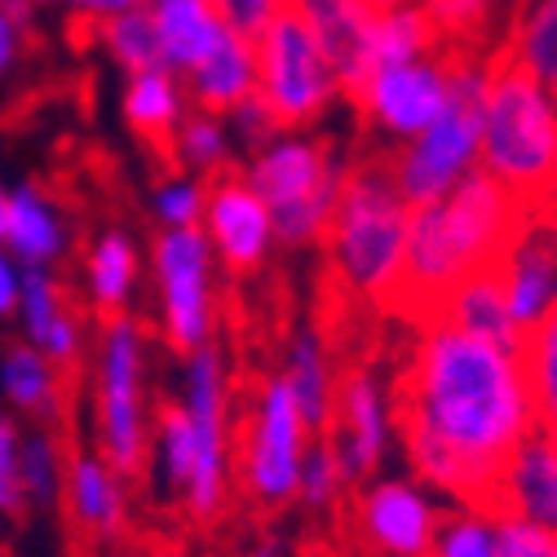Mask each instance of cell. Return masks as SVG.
<instances>
[{"mask_svg":"<svg viewBox=\"0 0 557 557\" xmlns=\"http://www.w3.org/2000/svg\"><path fill=\"white\" fill-rule=\"evenodd\" d=\"M394 425L411 473L447 505H492L509 451L535 430L513 345H492L443 319L416 323L394 381Z\"/></svg>","mask_w":557,"mask_h":557,"instance_id":"cell-1","label":"cell"},{"mask_svg":"<svg viewBox=\"0 0 557 557\" xmlns=\"http://www.w3.org/2000/svg\"><path fill=\"white\" fill-rule=\"evenodd\" d=\"M522 218H527V208L482 169L469 173L443 199L411 208L407 270H403V284H398L389 314L407 319L411 327L434 319L447 293H456L465 278L492 270L500 261Z\"/></svg>","mask_w":557,"mask_h":557,"instance_id":"cell-2","label":"cell"},{"mask_svg":"<svg viewBox=\"0 0 557 557\" xmlns=\"http://www.w3.org/2000/svg\"><path fill=\"white\" fill-rule=\"evenodd\" d=\"M407 218L411 208L389 177L385 156L345 164L341 199L323 235L327 270L350 301L394 310L407 270Z\"/></svg>","mask_w":557,"mask_h":557,"instance_id":"cell-3","label":"cell"},{"mask_svg":"<svg viewBox=\"0 0 557 557\" xmlns=\"http://www.w3.org/2000/svg\"><path fill=\"white\" fill-rule=\"evenodd\" d=\"M478 169L496 177L527 213L557 208V98L500 53L482 98Z\"/></svg>","mask_w":557,"mask_h":557,"instance_id":"cell-4","label":"cell"},{"mask_svg":"<svg viewBox=\"0 0 557 557\" xmlns=\"http://www.w3.org/2000/svg\"><path fill=\"white\" fill-rule=\"evenodd\" d=\"M496 49H451V89L438 120L416 133L411 143L394 147L389 177L407 208H421L456 190L469 173H478L482 156V98L492 81Z\"/></svg>","mask_w":557,"mask_h":557,"instance_id":"cell-5","label":"cell"},{"mask_svg":"<svg viewBox=\"0 0 557 557\" xmlns=\"http://www.w3.org/2000/svg\"><path fill=\"white\" fill-rule=\"evenodd\" d=\"M244 177L270 208L278 239L293 248L323 244L345 182V164L332 156L323 137H306V133L274 137L265 151L252 156Z\"/></svg>","mask_w":557,"mask_h":557,"instance_id":"cell-6","label":"cell"},{"mask_svg":"<svg viewBox=\"0 0 557 557\" xmlns=\"http://www.w3.org/2000/svg\"><path fill=\"white\" fill-rule=\"evenodd\" d=\"M257 98L288 133L310 128L345 94L332 58L297 10H284L257 40Z\"/></svg>","mask_w":557,"mask_h":557,"instance_id":"cell-7","label":"cell"},{"mask_svg":"<svg viewBox=\"0 0 557 557\" xmlns=\"http://www.w3.org/2000/svg\"><path fill=\"white\" fill-rule=\"evenodd\" d=\"M306 421L301 407L288 389L284 376H274L257 389L248 421L239 430V478L252 505L278 509L297 500V482H301V460H306Z\"/></svg>","mask_w":557,"mask_h":557,"instance_id":"cell-8","label":"cell"},{"mask_svg":"<svg viewBox=\"0 0 557 557\" xmlns=\"http://www.w3.org/2000/svg\"><path fill=\"white\" fill-rule=\"evenodd\" d=\"M447 89H451V49H438V53L411 58V62L372 66L345 98L359 107V115L385 143L403 147L438 120Z\"/></svg>","mask_w":557,"mask_h":557,"instance_id":"cell-9","label":"cell"},{"mask_svg":"<svg viewBox=\"0 0 557 557\" xmlns=\"http://www.w3.org/2000/svg\"><path fill=\"white\" fill-rule=\"evenodd\" d=\"M102 451L111 473H143V332L128 314H115L102 336Z\"/></svg>","mask_w":557,"mask_h":557,"instance_id":"cell-10","label":"cell"},{"mask_svg":"<svg viewBox=\"0 0 557 557\" xmlns=\"http://www.w3.org/2000/svg\"><path fill=\"white\" fill-rule=\"evenodd\" d=\"M394 438H398V425H394V381L385 385L372 368H345V372H336V403H332L327 447H332V456L341 465L345 486L372 478Z\"/></svg>","mask_w":557,"mask_h":557,"instance_id":"cell-11","label":"cell"},{"mask_svg":"<svg viewBox=\"0 0 557 557\" xmlns=\"http://www.w3.org/2000/svg\"><path fill=\"white\" fill-rule=\"evenodd\" d=\"M447 500L421 478H376L355 500V527L376 557H430Z\"/></svg>","mask_w":557,"mask_h":557,"instance_id":"cell-12","label":"cell"},{"mask_svg":"<svg viewBox=\"0 0 557 557\" xmlns=\"http://www.w3.org/2000/svg\"><path fill=\"white\" fill-rule=\"evenodd\" d=\"M186 416L195 425V478L186 486V505L195 518H218L226 500V381L222 355L213 345L190 355Z\"/></svg>","mask_w":557,"mask_h":557,"instance_id":"cell-13","label":"cell"},{"mask_svg":"<svg viewBox=\"0 0 557 557\" xmlns=\"http://www.w3.org/2000/svg\"><path fill=\"white\" fill-rule=\"evenodd\" d=\"M156 274L164 297V323L177 350L195 355L213 332V306H208V235L199 226L164 231L156 244Z\"/></svg>","mask_w":557,"mask_h":557,"instance_id":"cell-14","label":"cell"},{"mask_svg":"<svg viewBox=\"0 0 557 557\" xmlns=\"http://www.w3.org/2000/svg\"><path fill=\"white\" fill-rule=\"evenodd\" d=\"M496 278L518 332H531L557 310V208L522 218L496 261Z\"/></svg>","mask_w":557,"mask_h":557,"instance_id":"cell-15","label":"cell"},{"mask_svg":"<svg viewBox=\"0 0 557 557\" xmlns=\"http://www.w3.org/2000/svg\"><path fill=\"white\" fill-rule=\"evenodd\" d=\"M203 226L208 239L222 252V261L235 274H248L261 265L270 239H274V222L270 208L261 203V195L248 186L244 173H218L208 177V195H203Z\"/></svg>","mask_w":557,"mask_h":557,"instance_id":"cell-16","label":"cell"},{"mask_svg":"<svg viewBox=\"0 0 557 557\" xmlns=\"http://www.w3.org/2000/svg\"><path fill=\"white\" fill-rule=\"evenodd\" d=\"M492 509L544 531H557V434L531 430L496 473Z\"/></svg>","mask_w":557,"mask_h":557,"instance_id":"cell-17","label":"cell"},{"mask_svg":"<svg viewBox=\"0 0 557 557\" xmlns=\"http://www.w3.org/2000/svg\"><path fill=\"white\" fill-rule=\"evenodd\" d=\"M182 85L195 111L231 115L239 102L257 94V45L235 32H222V40L208 49V58L182 76Z\"/></svg>","mask_w":557,"mask_h":557,"instance_id":"cell-18","label":"cell"},{"mask_svg":"<svg viewBox=\"0 0 557 557\" xmlns=\"http://www.w3.org/2000/svg\"><path fill=\"white\" fill-rule=\"evenodd\" d=\"M186 111H190L186 85L169 66H151V72H137L124 81V120L160 160H173V137Z\"/></svg>","mask_w":557,"mask_h":557,"instance_id":"cell-19","label":"cell"},{"mask_svg":"<svg viewBox=\"0 0 557 557\" xmlns=\"http://www.w3.org/2000/svg\"><path fill=\"white\" fill-rule=\"evenodd\" d=\"M293 10L310 23V32L319 36L323 53L332 58L336 76L350 94L359 85V76L368 72V27H372V10L363 0H293Z\"/></svg>","mask_w":557,"mask_h":557,"instance_id":"cell-20","label":"cell"},{"mask_svg":"<svg viewBox=\"0 0 557 557\" xmlns=\"http://www.w3.org/2000/svg\"><path fill=\"white\" fill-rule=\"evenodd\" d=\"M492 49L557 98V0H513L509 23Z\"/></svg>","mask_w":557,"mask_h":557,"instance_id":"cell-21","label":"cell"},{"mask_svg":"<svg viewBox=\"0 0 557 557\" xmlns=\"http://www.w3.org/2000/svg\"><path fill=\"white\" fill-rule=\"evenodd\" d=\"M143 5L156 23L160 53H164V66L173 76H186L195 62H203L208 49H213L226 32L208 0H143Z\"/></svg>","mask_w":557,"mask_h":557,"instance_id":"cell-22","label":"cell"},{"mask_svg":"<svg viewBox=\"0 0 557 557\" xmlns=\"http://www.w3.org/2000/svg\"><path fill=\"white\" fill-rule=\"evenodd\" d=\"M18 310H23V323H27V336H32L36 350L53 368H72V359L81 350V332H76L72 310L62 306V288L53 284L45 270L27 265L23 293H18Z\"/></svg>","mask_w":557,"mask_h":557,"instance_id":"cell-23","label":"cell"},{"mask_svg":"<svg viewBox=\"0 0 557 557\" xmlns=\"http://www.w3.org/2000/svg\"><path fill=\"white\" fill-rule=\"evenodd\" d=\"M434 319H443V323H451V327H460V332H469V336L492 341V345H513V350H518V341H522V332H518L513 319H509L500 278H496V265L482 270V274H473V278H465L456 293H447L443 306L434 310Z\"/></svg>","mask_w":557,"mask_h":557,"instance_id":"cell-24","label":"cell"},{"mask_svg":"<svg viewBox=\"0 0 557 557\" xmlns=\"http://www.w3.org/2000/svg\"><path fill=\"white\" fill-rule=\"evenodd\" d=\"M284 381L301 407V421L314 434H327L332 425V403H336V372L327 363L323 350V336L319 332H297L293 336V350H288V368Z\"/></svg>","mask_w":557,"mask_h":557,"instance_id":"cell-25","label":"cell"},{"mask_svg":"<svg viewBox=\"0 0 557 557\" xmlns=\"http://www.w3.org/2000/svg\"><path fill=\"white\" fill-rule=\"evenodd\" d=\"M438 49L443 45L434 36V23L421 10V0L398 5V10H385V14H372V27H368V72H372V66H389V62L425 58V53H438Z\"/></svg>","mask_w":557,"mask_h":557,"instance_id":"cell-26","label":"cell"},{"mask_svg":"<svg viewBox=\"0 0 557 557\" xmlns=\"http://www.w3.org/2000/svg\"><path fill=\"white\" fill-rule=\"evenodd\" d=\"M5 244L14 248L18 261H27V265H36V270L62 252V222H58V213H53V203H49L36 186L10 190Z\"/></svg>","mask_w":557,"mask_h":557,"instance_id":"cell-27","label":"cell"},{"mask_svg":"<svg viewBox=\"0 0 557 557\" xmlns=\"http://www.w3.org/2000/svg\"><path fill=\"white\" fill-rule=\"evenodd\" d=\"M518 363H522V381L531 394L535 430L557 434V310L544 323H535L531 332H522Z\"/></svg>","mask_w":557,"mask_h":557,"instance_id":"cell-28","label":"cell"},{"mask_svg":"<svg viewBox=\"0 0 557 557\" xmlns=\"http://www.w3.org/2000/svg\"><path fill=\"white\" fill-rule=\"evenodd\" d=\"M0 381H5L14 407L40 416V421H58V376L36 345H10L0 359Z\"/></svg>","mask_w":557,"mask_h":557,"instance_id":"cell-29","label":"cell"},{"mask_svg":"<svg viewBox=\"0 0 557 557\" xmlns=\"http://www.w3.org/2000/svg\"><path fill=\"white\" fill-rule=\"evenodd\" d=\"M98 36H102V49L111 53V62L120 66L124 76H137V72H151V66H164V53H160V36H156V23L147 14V5H128L111 18L98 23Z\"/></svg>","mask_w":557,"mask_h":557,"instance_id":"cell-30","label":"cell"},{"mask_svg":"<svg viewBox=\"0 0 557 557\" xmlns=\"http://www.w3.org/2000/svg\"><path fill=\"white\" fill-rule=\"evenodd\" d=\"M421 10L434 23L443 49H486L505 0H421Z\"/></svg>","mask_w":557,"mask_h":557,"instance_id":"cell-31","label":"cell"},{"mask_svg":"<svg viewBox=\"0 0 557 557\" xmlns=\"http://www.w3.org/2000/svg\"><path fill=\"white\" fill-rule=\"evenodd\" d=\"M430 557H500V513L492 505H447Z\"/></svg>","mask_w":557,"mask_h":557,"instance_id":"cell-32","label":"cell"},{"mask_svg":"<svg viewBox=\"0 0 557 557\" xmlns=\"http://www.w3.org/2000/svg\"><path fill=\"white\" fill-rule=\"evenodd\" d=\"M173 160L203 173V177H218L231 169V128L226 115H208V111H186V120L177 124L173 137Z\"/></svg>","mask_w":557,"mask_h":557,"instance_id":"cell-33","label":"cell"},{"mask_svg":"<svg viewBox=\"0 0 557 557\" xmlns=\"http://www.w3.org/2000/svg\"><path fill=\"white\" fill-rule=\"evenodd\" d=\"M72 505H76V518L85 527H94L98 535H115V527H120V482H115L111 465H102L94 456L76 460V469H72Z\"/></svg>","mask_w":557,"mask_h":557,"instance_id":"cell-34","label":"cell"},{"mask_svg":"<svg viewBox=\"0 0 557 557\" xmlns=\"http://www.w3.org/2000/svg\"><path fill=\"white\" fill-rule=\"evenodd\" d=\"M137 274V252L124 235H102L89 252V288H94V306L102 314H120L128 288Z\"/></svg>","mask_w":557,"mask_h":557,"instance_id":"cell-35","label":"cell"},{"mask_svg":"<svg viewBox=\"0 0 557 557\" xmlns=\"http://www.w3.org/2000/svg\"><path fill=\"white\" fill-rule=\"evenodd\" d=\"M160 465H164V482L186 496L195 478V425L186 407H164L160 416Z\"/></svg>","mask_w":557,"mask_h":557,"instance_id":"cell-36","label":"cell"},{"mask_svg":"<svg viewBox=\"0 0 557 557\" xmlns=\"http://www.w3.org/2000/svg\"><path fill=\"white\" fill-rule=\"evenodd\" d=\"M203 195H208V182H195V177L160 182V190H156V218L164 222V231L199 226L203 222Z\"/></svg>","mask_w":557,"mask_h":557,"instance_id":"cell-37","label":"cell"},{"mask_svg":"<svg viewBox=\"0 0 557 557\" xmlns=\"http://www.w3.org/2000/svg\"><path fill=\"white\" fill-rule=\"evenodd\" d=\"M341 492H345L341 465H336L332 447H327V443H319V447H314V451H306V460H301V482H297V496H301L310 509H323V505H332Z\"/></svg>","mask_w":557,"mask_h":557,"instance_id":"cell-38","label":"cell"},{"mask_svg":"<svg viewBox=\"0 0 557 557\" xmlns=\"http://www.w3.org/2000/svg\"><path fill=\"white\" fill-rule=\"evenodd\" d=\"M18 469H23V492H27V500L53 505V492H58V456H53L49 434H32V438L23 443Z\"/></svg>","mask_w":557,"mask_h":557,"instance_id":"cell-39","label":"cell"},{"mask_svg":"<svg viewBox=\"0 0 557 557\" xmlns=\"http://www.w3.org/2000/svg\"><path fill=\"white\" fill-rule=\"evenodd\" d=\"M213 5V14L222 18L226 32L244 36V40H257L278 14L293 10V0H208Z\"/></svg>","mask_w":557,"mask_h":557,"instance_id":"cell-40","label":"cell"},{"mask_svg":"<svg viewBox=\"0 0 557 557\" xmlns=\"http://www.w3.org/2000/svg\"><path fill=\"white\" fill-rule=\"evenodd\" d=\"M226 128H231V143H239V147H248L252 156L257 151H265L270 143H274V137H284L288 128L284 124H278L274 115H270V107L252 94L248 102H239L231 115H226Z\"/></svg>","mask_w":557,"mask_h":557,"instance_id":"cell-41","label":"cell"},{"mask_svg":"<svg viewBox=\"0 0 557 557\" xmlns=\"http://www.w3.org/2000/svg\"><path fill=\"white\" fill-rule=\"evenodd\" d=\"M18 456H23V438H18L10 416H0V509H5V513H18L27 505Z\"/></svg>","mask_w":557,"mask_h":557,"instance_id":"cell-42","label":"cell"},{"mask_svg":"<svg viewBox=\"0 0 557 557\" xmlns=\"http://www.w3.org/2000/svg\"><path fill=\"white\" fill-rule=\"evenodd\" d=\"M500 557H557V531L500 518Z\"/></svg>","mask_w":557,"mask_h":557,"instance_id":"cell-43","label":"cell"},{"mask_svg":"<svg viewBox=\"0 0 557 557\" xmlns=\"http://www.w3.org/2000/svg\"><path fill=\"white\" fill-rule=\"evenodd\" d=\"M40 5H58V10H76V14L94 18V23H102V18H111V14L128 10V5H143V0H40Z\"/></svg>","mask_w":557,"mask_h":557,"instance_id":"cell-44","label":"cell"},{"mask_svg":"<svg viewBox=\"0 0 557 557\" xmlns=\"http://www.w3.org/2000/svg\"><path fill=\"white\" fill-rule=\"evenodd\" d=\"M18 45H23V27L0 10V81L10 76V66L18 62Z\"/></svg>","mask_w":557,"mask_h":557,"instance_id":"cell-45","label":"cell"},{"mask_svg":"<svg viewBox=\"0 0 557 557\" xmlns=\"http://www.w3.org/2000/svg\"><path fill=\"white\" fill-rule=\"evenodd\" d=\"M18 293H23V278L14 274V261L0 252V319L18 310Z\"/></svg>","mask_w":557,"mask_h":557,"instance_id":"cell-46","label":"cell"},{"mask_svg":"<svg viewBox=\"0 0 557 557\" xmlns=\"http://www.w3.org/2000/svg\"><path fill=\"white\" fill-rule=\"evenodd\" d=\"M0 10H5V14H10L18 27H23V23L32 18V10H36V0H0Z\"/></svg>","mask_w":557,"mask_h":557,"instance_id":"cell-47","label":"cell"},{"mask_svg":"<svg viewBox=\"0 0 557 557\" xmlns=\"http://www.w3.org/2000/svg\"><path fill=\"white\" fill-rule=\"evenodd\" d=\"M372 14H385V10H398V5H411V0H363Z\"/></svg>","mask_w":557,"mask_h":557,"instance_id":"cell-48","label":"cell"},{"mask_svg":"<svg viewBox=\"0 0 557 557\" xmlns=\"http://www.w3.org/2000/svg\"><path fill=\"white\" fill-rule=\"evenodd\" d=\"M5 226H10V190L0 186V239H5Z\"/></svg>","mask_w":557,"mask_h":557,"instance_id":"cell-49","label":"cell"},{"mask_svg":"<svg viewBox=\"0 0 557 557\" xmlns=\"http://www.w3.org/2000/svg\"><path fill=\"white\" fill-rule=\"evenodd\" d=\"M252 557H278V544H261Z\"/></svg>","mask_w":557,"mask_h":557,"instance_id":"cell-50","label":"cell"}]
</instances>
